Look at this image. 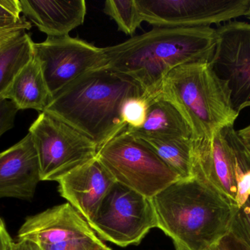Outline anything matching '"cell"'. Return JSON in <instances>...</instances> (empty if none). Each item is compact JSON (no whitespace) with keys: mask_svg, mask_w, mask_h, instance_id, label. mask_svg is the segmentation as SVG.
Here are the masks:
<instances>
[{"mask_svg":"<svg viewBox=\"0 0 250 250\" xmlns=\"http://www.w3.org/2000/svg\"><path fill=\"white\" fill-rule=\"evenodd\" d=\"M217 42V29L211 26L154 27L104 50L108 68L135 81L149 97L176 68L211 63Z\"/></svg>","mask_w":250,"mask_h":250,"instance_id":"6da1fadb","label":"cell"},{"mask_svg":"<svg viewBox=\"0 0 250 250\" xmlns=\"http://www.w3.org/2000/svg\"><path fill=\"white\" fill-rule=\"evenodd\" d=\"M143 95L144 90L135 81L104 68L63 88L44 112L87 136L98 151L127 127L122 117L126 100Z\"/></svg>","mask_w":250,"mask_h":250,"instance_id":"7a4b0ae2","label":"cell"},{"mask_svg":"<svg viewBox=\"0 0 250 250\" xmlns=\"http://www.w3.org/2000/svg\"><path fill=\"white\" fill-rule=\"evenodd\" d=\"M151 201L157 227L176 250H207L221 242L238 210L195 176L176 181Z\"/></svg>","mask_w":250,"mask_h":250,"instance_id":"3957f363","label":"cell"},{"mask_svg":"<svg viewBox=\"0 0 250 250\" xmlns=\"http://www.w3.org/2000/svg\"><path fill=\"white\" fill-rule=\"evenodd\" d=\"M156 94L177 109L190 128L194 140L210 139L216 132L234 126L239 116L232 106L227 84L208 62L173 69Z\"/></svg>","mask_w":250,"mask_h":250,"instance_id":"277c9868","label":"cell"},{"mask_svg":"<svg viewBox=\"0 0 250 250\" xmlns=\"http://www.w3.org/2000/svg\"><path fill=\"white\" fill-rule=\"evenodd\" d=\"M97 158L116 182L150 199L180 180L145 142L126 129L100 148Z\"/></svg>","mask_w":250,"mask_h":250,"instance_id":"5b68a950","label":"cell"},{"mask_svg":"<svg viewBox=\"0 0 250 250\" xmlns=\"http://www.w3.org/2000/svg\"><path fill=\"white\" fill-rule=\"evenodd\" d=\"M250 160L249 147L233 126L210 139H193L194 176L237 209L238 182L248 171Z\"/></svg>","mask_w":250,"mask_h":250,"instance_id":"8992f818","label":"cell"},{"mask_svg":"<svg viewBox=\"0 0 250 250\" xmlns=\"http://www.w3.org/2000/svg\"><path fill=\"white\" fill-rule=\"evenodd\" d=\"M39 161L41 182H58L97 157L98 148L72 126L42 112L29 129Z\"/></svg>","mask_w":250,"mask_h":250,"instance_id":"52a82bcc","label":"cell"},{"mask_svg":"<svg viewBox=\"0 0 250 250\" xmlns=\"http://www.w3.org/2000/svg\"><path fill=\"white\" fill-rule=\"evenodd\" d=\"M88 223L103 240L123 248L139 245L157 227L151 199L117 182Z\"/></svg>","mask_w":250,"mask_h":250,"instance_id":"ba28073f","label":"cell"},{"mask_svg":"<svg viewBox=\"0 0 250 250\" xmlns=\"http://www.w3.org/2000/svg\"><path fill=\"white\" fill-rule=\"evenodd\" d=\"M33 54L52 97L83 75L108 67L104 48L70 35L34 43Z\"/></svg>","mask_w":250,"mask_h":250,"instance_id":"9c48e42d","label":"cell"},{"mask_svg":"<svg viewBox=\"0 0 250 250\" xmlns=\"http://www.w3.org/2000/svg\"><path fill=\"white\" fill-rule=\"evenodd\" d=\"M18 239L32 241L42 250H105L108 247L70 205L62 204L26 217Z\"/></svg>","mask_w":250,"mask_h":250,"instance_id":"30bf717a","label":"cell"},{"mask_svg":"<svg viewBox=\"0 0 250 250\" xmlns=\"http://www.w3.org/2000/svg\"><path fill=\"white\" fill-rule=\"evenodd\" d=\"M144 22L154 27L211 26L246 16L250 0H136Z\"/></svg>","mask_w":250,"mask_h":250,"instance_id":"8fae6325","label":"cell"},{"mask_svg":"<svg viewBox=\"0 0 250 250\" xmlns=\"http://www.w3.org/2000/svg\"><path fill=\"white\" fill-rule=\"evenodd\" d=\"M216 29L217 45L210 63L227 84L232 106L240 114L250 107V23L230 21Z\"/></svg>","mask_w":250,"mask_h":250,"instance_id":"7c38bea8","label":"cell"},{"mask_svg":"<svg viewBox=\"0 0 250 250\" xmlns=\"http://www.w3.org/2000/svg\"><path fill=\"white\" fill-rule=\"evenodd\" d=\"M41 182L39 161L32 135L0 153V200L32 201Z\"/></svg>","mask_w":250,"mask_h":250,"instance_id":"4fadbf2b","label":"cell"},{"mask_svg":"<svg viewBox=\"0 0 250 250\" xmlns=\"http://www.w3.org/2000/svg\"><path fill=\"white\" fill-rule=\"evenodd\" d=\"M57 182L60 195L89 223L116 181L96 157Z\"/></svg>","mask_w":250,"mask_h":250,"instance_id":"5bb4252c","label":"cell"},{"mask_svg":"<svg viewBox=\"0 0 250 250\" xmlns=\"http://www.w3.org/2000/svg\"><path fill=\"white\" fill-rule=\"evenodd\" d=\"M21 13L48 37H62L83 24L84 0H19Z\"/></svg>","mask_w":250,"mask_h":250,"instance_id":"9a60e30c","label":"cell"},{"mask_svg":"<svg viewBox=\"0 0 250 250\" xmlns=\"http://www.w3.org/2000/svg\"><path fill=\"white\" fill-rule=\"evenodd\" d=\"M51 98L40 63L34 56L16 75L4 96L19 110L33 109L41 113L45 111Z\"/></svg>","mask_w":250,"mask_h":250,"instance_id":"2e32d148","label":"cell"},{"mask_svg":"<svg viewBox=\"0 0 250 250\" xmlns=\"http://www.w3.org/2000/svg\"><path fill=\"white\" fill-rule=\"evenodd\" d=\"M148 101L145 123L140 129H126L128 132L136 136L192 138L190 128L171 103L157 94L148 97Z\"/></svg>","mask_w":250,"mask_h":250,"instance_id":"e0dca14e","label":"cell"},{"mask_svg":"<svg viewBox=\"0 0 250 250\" xmlns=\"http://www.w3.org/2000/svg\"><path fill=\"white\" fill-rule=\"evenodd\" d=\"M33 41L18 28L0 30V100L13 79L33 57Z\"/></svg>","mask_w":250,"mask_h":250,"instance_id":"ac0fdd59","label":"cell"},{"mask_svg":"<svg viewBox=\"0 0 250 250\" xmlns=\"http://www.w3.org/2000/svg\"><path fill=\"white\" fill-rule=\"evenodd\" d=\"M137 137L145 142L177 174L180 180L194 177L193 139L192 137Z\"/></svg>","mask_w":250,"mask_h":250,"instance_id":"d6986e66","label":"cell"},{"mask_svg":"<svg viewBox=\"0 0 250 250\" xmlns=\"http://www.w3.org/2000/svg\"><path fill=\"white\" fill-rule=\"evenodd\" d=\"M104 13L117 23L118 29L127 35H132L144 22L136 0H107Z\"/></svg>","mask_w":250,"mask_h":250,"instance_id":"ffe728a7","label":"cell"},{"mask_svg":"<svg viewBox=\"0 0 250 250\" xmlns=\"http://www.w3.org/2000/svg\"><path fill=\"white\" fill-rule=\"evenodd\" d=\"M148 96L131 97L125 101L122 110V117L130 130L140 129L145 123L148 111Z\"/></svg>","mask_w":250,"mask_h":250,"instance_id":"44dd1931","label":"cell"},{"mask_svg":"<svg viewBox=\"0 0 250 250\" xmlns=\"http://www.w3.org/2000/svg\"><path fill=\"white\" fill-rule=\"evenodd\" d=\"M230 233L250 250V197L235 214Z\"/></svg>","mask_w":250,"mask_h":250,"instance_id":"7402d4cb","label":"cell"},{"mask_svg":"<svg viewBox=\"0 0 250 250\" xmlns=\"http://www.w3.org/2000/svg\"><path fill=\"white\" fill-rule=\"evenodd\" d=\"M21 13L19 0H0V30L29 23Z\"/></svg>","mask_w":250,"mask_h":250,"instance_id":"603a6c76","label":"cell"},{"mask_svg":"<svg viewBox=\"0 0 250 250\" xmlns=\"http://www.w3.org/2000/svg\"><path fill=\"white\" fill-rule=\"evenodd\" d=\"M19 111L13 101L4 98L0 100V137L3 134L13 129Z\"/></svg>","mask_w":250,"mask_h":250,"instance_id":"cb8c5ba5","label":"cell"},{"mask_svg":"<svg viewBox=\"0 0 250 250\" xmlns=\"http://www.w3.org/2000/svg\"><path fill=\"white\" fill-rule=\"evenodd\" d=\"M13 243L5 225L0 217V250H11Z\"/></svg>","mask_w":250,"mask_h":250,"instance_id":"d4e9b609","label":"cell"},{"mask_svg":"<svg viewBox=\"0 0 250 250\" xmlns=\"http://www.w3.org/2000/svg\"><path fill=\"white\" fill-rule=\"evenodd\" d=\"M223 241L230 250H250L243 242L230 233L223 239Z\"/></svg>","mask_w":250,"mask_h":250,"instance_id":"484cf974","label":"cell"},{"mask_svg":"<svg viewBox=\"0 0 250 250\" xmlns=\"http://www.w3.org/2000/svg\"><path fill=\"white\" fill-rule=\"evenodd\" d=\"M11 250H42L39 246L35 242L32 241L26 240V239H22L17 242H13L12 245Z\"/></svg>","mask_w":250,"mask_h":250,"instance_id":"4316f807","label":"cell"},{"mask_svg":"<svg viewBox=\"0 0 250 250\" xmlns=\"http://www.w3.org/2000/svg\"><path fill=\"white\" fill-rule=\"evenodd\" d=\"M239 136H241L244 142L250 148V124L247 127L238 131Z\"/></svg>","mask_w":250,"mask_h":250,"instance_id":"83f0119b","label":"cell"},{"mask_svg":"<svg viewBox=\"0 0 250 250\" xmlns=\"http://www.w3.org/2000/svg\"><path fill=\"white\" fill-rule=\"evenodd\" d=\"M230 250L228 248L227 245L225 243L224 241H221V242H218V243L216 244V245H213L211 248H208V250Z\"/></svg>","mask_w":250,"mask_h":250,"instance_id":"f1b7e54d","label":"cell"},{"mask_svg":"<svg viewBox=\"0 0 250 250\" xmlns=\"http://www.w3.org/2000/svg\"><path fill=\"white\" fill-rule=\"evenodd\" d=\"M247 17H248V19H250V5H249V10H248V13H247Z\"/></svg>","mask_w":250,"mask_h":250,"instance_id":"f546056e","label":"cell"},{"mask_svg":"<svg viewBox=\"0 0 250 250\" xmlns=\"http://www.w3.org/2000/svg\"><path fill=\"white\" fill-rule=\"evenodd\" d=\"M113 250L112 249H111V248H108L106 250Z\"/></svg>","mask_w":250,"mask_h":250,"instance_id":"4dcf8cb0","label":"cell"}]
</instances>
